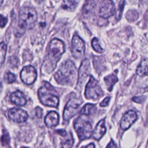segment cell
Masks as SVG:
<instances>
[{
  "label": "cell",
  "instance_id": "1",
  "mask_svg": "<svg viewBox=\"0 0 148 148\" xmlns=\"http://www.w3.org/2000/svg\"><path fill=\"white\" fill-rule=\"evenodd\" d=\"M64 51L65 45L64 42L58 39H53L49 44L48 55L43 64V68H45L48 72L53 71Z\"/></svg>",
  "mask_w": 148,
  "mask_h": 148
},
{
  "label": "cell",
  "instance_id": "2",
  "mask_svg": "<svg viewBox=\"0 0 148 148\" xmlns=\"http://www.w3.org/2000/svg\"><path fill=\"white\" fill-rule=\"evenodd\" d=\"M76 68L73 62L68 60L62 64L59 70L55 74L56 81L61 84H69L75 80Z\"/></svg>",
  "mask_w": 148,
  "mask_h": 148
},
{
  "label": "cell",
  "instance_id": "3",
  "mask_svg": "<svg viewBox=\"0 0 148 148\" xmlns=\"http://www.w3.org/2000/svg\"><path fill=\"white\" fill-rule=\"evenodd\" d=\"M53 91V88L47 83L38 90V97L43 105L52 107H57L58 105L59 99Z\"/></svg>",
  "mask_w": 148,
  "mask_h": 148
},
{
  "label": "cell",
  "instance_id": "4",
  "mask_svg": "<svg viewBox=\"0 0 148 148\" xmlns=\"http://www.w3.org/2000/svg\"><path fill=\"white\" fill-rule=\"evenodd\" d=\"M74 128L80 140L89 138L93 132L91 123L85 115L80 116L75 120Z\"/></svg>",
  "mask_w": 148,
  "mask_h": 148
},
{
  "label": "cell",
  "instance_id": "5",
  "mask_svg": "<svg viewBox=\"0 0 148 148\" xmlns=\"http://www.w3.org/2000/svg\"><path fill=\"white\" fill-rule=\"evenodd\" d=\"M37 19L36 12L33 8L24 7L19 13V21L22 23L27 28H34L37 22Z\"/></svg>",
  "mask_w": 148,
  "mask_h": 148
},
{
  "label": "cell",
  "instance_id": "6",
  "mask_svg": "<svg viewBox=\"0 0 148 148\" xmlns=\"http://www.w3.org/2000/svg\"><path fill=\"white\" fill-rule=\"evenodd\" d=\"M103 91L98 82L92 76H90V80L86 85L85 89V97L87 99H98L103 95Z\"/></svg>",
  "mask_w": 148,
  "mask_h": 148
},
{
  "label": "cell",
  "instance_id": "7",
  "mask_svg": "<svg viewBox=\"0 0 148 148\" xmlns=\"http://www.w3.org/2000/svg\"><path fill=\"white\" fill-rule=\"evenodd\" d=\"M82 101L77 98H72L67 102L64 112L63 118L64 120H69L73 117L79 111Z\"/></svg>",
  "mask_w": 148,
  "mask_h": 148
},
{
  "label": "cell",
  "instance_id": "8",
  "mask_svg": "<svg viewBox=\"0 0 148 148\" xmlns=\"http://www.w3.org/2000/svg\"><path fill=\"white\" fill-rule=\"evenodd\" d=\"M84 51L85 45L83 40L78 35H74L71 44L72 56L76 58H80L83 56Z\"/></svg>",
  "mask_w": 148,
  "mask_h": 148
},
{
  "label": "cell",
  "instance_id": "9",
  "mask_svg": "<svg viewBox=\"0 0 148 148\" xmlns=\"http://www.w3.org/2000/svg\"><path fill=\"white\" fill-rule=\"evenodd\" d=\"M36 77V71L34 67L31 65L24 67L20 73V78L26 84H32L35 81Z\"/></svg>",
  "mask_w": 148,
  "mask_h": 148
},
{
  "label": "cell",
  "instance_id": "10",
  "mask_svg": "<svg viewBox=\"0 0 148 148\" xmlns=\"http://www.w3.org/2000/svg\"><path fill=\"white\" fill-rule=\"evenodd\" d=\"M116 12L114 3L112 0H103L101 3L99 14L103 18L113 16Z\"/></svg>",
  "mask_w": 148,
  "mask_h": 148
},
{
  "label": "cell",
  "instance_id": "11",
  "mask_svg": "<svg viewBox=\"0 0 148 148\" xmlns=\"http://www.w3.org/2000/svg\"><path fill=\"white\" fill-rule=\"evenodd\" d=\"M8 114L9 119L16 123L25 122L28 117V115L25 111L18 108L9 109Z\"/></svg>",
  "mask_w": 148,
  "mask_h": 148
},
{
  "label": "cell",
  "instance_id": "12",
  "mask_svg": "<svg viewBox=\"0 0 148 148\" xmlns=\"http://www.w3.org/2000/svg\"><path fill=\"white\" fill-rule=\"evenodd\" d=\"M90 71V64L88 59H84L79 68L78 72L77 86H82L88 77Z\"/></svg>",
  "mask_w": 148,
  "mask_h": 148
},
{
  "label": "cell",
  "instance_id": "13",
  "mask_svg": "<svg viewBox=\"0 0 148 148\" xmlns=\"http://www.w3.org/2000/svg\"><path fill=\"white\" fill-rule=\"evenodd\" d=\"M137 114L133 110H129L123 116L120 121V128L123 130L128 129L136 121Z\"/></svg>",
  "mask_w": 148,
  "mask_h": 148
},
{
  "label": "cell",
  "instance_id": "14",
  "mask_svg": "<svg viewBox=\"0 0 148 148\" xmlns=\"http://www.w3.org/2000/svg\"><path fill=\"white\" fill-rule=\"evenodd\" d=\"M10 99L12 103L17 106H24L27 100L20 91H16L12 92L10 96Z\"/></svg>",
  "mask_w": 148,
  "mask_h": 148
},
{
  "label": "cell",
  "instance_id": "15",
  "mask_svg": "<svg viewBox=\"0 0 148 148\" xmlns=\"http://www.w3.org/2000/svg\"><path fill=\"white\" fill-rule=\"evenodd\" d=\"M59 121L58 114L54 111L49 112L45 118V123L47 127H53L56 126Z\"/></svg>",
  "mask_w": 148,
  "mask_h": 148
},
{
  "label": "cell",
  "instance_id": "16",
  "mask_svg": "<svg viewBox=\"0 0 148 148\" xmlns=\"http://www.w3.org/2000/svg\"><path fill=\"white\" fill-rule=\"evenodd\" d=\"M106 128L105 125V120H101L96 125L92 132V137L95 140H99L105 134Z\"/></svg>",
  "mask_w": 148,
  "mask_h": 148
},
{
  "label": "cell",
  "instance_id": "17",
  "mask_svg": "<svg viewBox=\"0 0 148 148\" xmlns=\"http://www.w3.org/2000/svg\"><path fill=\"white\" fill-rule=\"evenodd\" d=\"M136 73L142 77L148 75V59L144 58L141 61L137 68Z\"/></svg>",
  "mask_w": 148,
  "mask_h": 148
},
{
  "label": "cell",
  "instance_id": "18",
  "mask_svg": "<svg viewBox=\"0 0 148 148\" xmlns=\"http://www.w3.org/2000/svg\"><path fill=\"white\" fill-rule=\"evenodd\" d=\"M98 0H86L83 7V13L87 15L92 12L96 6Z\"/></svg>",
  "mask_w": 148,
  "mask_h": 148
},
{
  "label": "cell",
  "instance_id": "19",
  "mask_svg": "<svg viewBox=\"0 0 148 148\" xmlns=\"http://www.w3.org/2000/svg\"><path fill=\"white\" fill-rule=\"evenodd\" d=\"M63 138L61 140V148H71L73 145V138L71 133L67 134L65 136H62Z\"/></svg>",
  "mask_w": 148,
  "mask_h": 148
},
{
  "label": "cell",
  "instance_id": "20",
  "mask_svg": "<svg viewBox=\"0 0 148 148\" xmlns=\"http://www.w3.org/2000/svg\"><path fill=\"white\" fill-rule=\"evenodd\" d=\"M79 0H64L61 7L68 10H73L77 7Z\"/></svg>",
  "mask_w": 148,
  "mask_h": 148
},
{
  "label": "cell",
  "instance_id": "21",
  "mask_svg": "<svg viewBox=\"0 0 148 148\" xmlns=\"http://www.w3.org/2000/svg\"><path fill=\"white\" fill-rule=\"evenodd\" d=\"M104 81L108 90L111 91L114 84L118 81V79L116 75L112 74L106 76L104 78Z\"/></svg>",
  "mask_w": 148,
  "mask_h": 148
},
{
  "label": "cell",
  "instance_id": "22",
  "mask_svg": "<svg viewBox=\"0 0 148 148\" xmlns=\"http://www.w3.org/2000/svg\"><path fill=\"white\" fill-rule=\"evenodd\" d=\"M104 59L102 57H94L93 58V63L97 71H101L102 67H104L105 61L102 62Z\"/></svg>",
  "mask_w": 148,
  "mask_h": 148
},
{
  "label": "cell",
  "instance_id": "23",
  "mask_svg": "<svg viewBox=\"0 0 148 148\" xmlns=\"http://www.w3.org/2000/svg\"><path fill=\"white\" fill-rule=\"evenodd\" d=\"M138 13L136 10L131 9L127 12V13L125 14V17L128 20L130 21H134L138 18Z\"/></svg>",
  "mask_w": 148,
  "mask_h": 148
},
{
  "label": "cell",
  "instance_id": "24",
  "mask_svg": "<svg viewBox=\"0 0 148 148\" xmlns=\"http://www.w3.org/2000/svg\"><path fill=\"white\" fill-rule=\"evenodd\" d=\"M95 108V105L91 103H87L86 104L82 110H80V114L83 115H88L90 114Z\"/></svg>",
  "mask_w": 148,
  "mask_h": 148
},
{
  "label": "cell",
  "instance_id": "25",
  "mask_svg": "<svg viewBox=\"0 0 148 148\" xmlns=\"http://www.w3.org/2000/svg\"><path fill=\"white\" fill-rule=\"evenodd\" d=\"M91 44H92V47H93V49L98 53H102L104 50L101 47L99 43V42H98V40L97 38H94L92 40V42H91Z\"/></svg>",
  "mask_w": 148,
  "mask_h": 148
},
{
  "label": "cell",
  "instance_id": "26",
  "mask_svg": "<svg viewBox=\"0 0 148 148\" xmlns=\"http://www.w3.org/2000/svg\"><path fill=\"white\" fill-rule=\"evenodd\" d=\"M124 5H125V1L124 0L121 1L120 2V3H119L118 9H117V12L116 13V20L117 21L119 20L120 19L121 17L123 10L124 9Z\"/></svg>",
  "mask_w": 148,
  "mask_h": 148
},
{
  "label": "cell",
  "instance_id": "27",
  "mask_svg": "<svg viewBox=\"0 0 148 148\" xmlns=\"http://www.w3.org/2000/svg\"><path fill=\"white\" fill-rule=\"evenodd\" d=\"M6 50H7V46L5 45V43L2 42L1 43V50H0V52H1V64L2 65L3 63V61L5 60V57L6 56Z\"/></svg>",
  "mask_w": 148,
  "mask_h": 148
},
{
  "label": "cell",
  "instance_id": "28",
  "mask_svg": "<svg viewBox=\"0 0 148 148\" xmlns=\"http://www.w3.org/2000/svg\"><path fill=\"white\" fill-rule=\"evenodd\" d=\"M2 143L3 145H6L7 144H9L10 142V137L8 134V133L3 130V134L2 136V139H1Z\"/></svg>",
  "mask_w": 148,
  "mask_h": 148
},
{
  "label": "cell",
  "instance_id": "29",
  "mask_svg": "<svg viewBox=\"0 0 148 148\" xmlns=\"http://www.w3.org/2000/svg\"><path fill=\"white\" fill-rule=\"evenodd\" d=\"M5 79L8 83H12V82H13L15 80L16 76L13 73H12L11 72H8L5 75Z\"/></svg>",
  "mask_w": 148,
  "mask_h": 148
},
{
  "label": "cell",
  "instance_id": "30",
  "mask_svg": "<svg viewBox=\"0 0 148 148\" xmlns=\"http://www.w3.org/2000/svg\"><path fill=\"white\" fill-rule=\"evenodd\" d=\"M9 62L14 66H17L18 64V60L16 57H11L9 60Z\"/></svg>",
  "mask_w": 148,
  "mask_h": 148
},
{
  "label": "cell",
  "instance_id": "31",
  "mask_svg": "<svg viewBox=\"0 0 148 148\" xmlns=\"http://www.w3.org/2000/svg\"><path fill=\"white\" fill-rule=\"evenodd\" d=\"M146 97L144 96H140V97H135L132 98V100L137 103H142L145 100Z\"/></svg>",
  "mask_w": 148,
  "mask_h": 148
},
{
  "label": "cell",
  "instance_id": "32",
  "mask_svg": "<svg viewBox=\"0 0 148 148\" xmlns=\"http://www.w3.org/2000/svg\"><path fill=\"white\" fill-rule=\"evenodd\" d=\"M110 98L109 97H106V98L100 103V106H102V107L106 106L109 104V101H110Z\"/></svg>",
  "mask_w": 148,
  "mask_h": 148
},
{
  "label": "cell",
  "instance_id": "33",
  "mask_svg": "<svg viewBox=\"0 0 148 148\" xmlns=\"http://www.w3.org/2000/svg\"><path fill=\"white\" fill-rule=\"evenodd\" d=\"M8 22V18L3 17L2 15H1V27H3Z\"/></svg>",
  "mask_w": 148,
  "mask_h": 148
},
{
  "label": "cell",
  "instance_id": "34",
  "mask_svg": "<svg viewBox=\"0 0 148 148\" xmlns=\"http://www.w3.org/2000/svg\"><path fill=\"white\" fill-rule=\"evenodd\" d=\"M35 110H36L35 111L36 116L37 117H41L42 115V109L40 108H39V107H37V108H36Z\"/></svg>",
  "mask_w": 148,
  "mask_h": 148
},
{
  "label": "cell",
  "instance_id": "35",
  "mask_svg": "<svg viewBox=\"0 0 148 148\" xmlns=\"http://www.w3.org/2000/svg\"><path fill=\"white\" fill-rule=\"evenodd\" d=\"M106 148H116V145L113 140H111Z\"/></svg>",
  "mask_w": 148,
  "mask_h": 148
},
{
  "label": "cell",
  "instance_id": "36",
  "mask_svg": "<svg viewBox=\"0 0 148 148\" xmlns=\"http://www.w3.org/2000/svg\"><path fill=\"white\" fill-rule=\"evenodd\" d=\"M82 148H95V145L93 143H91L89 145H87L85 146L82 147Z\"/></svg>",
  "mask_w": 148,
  "mask_h": 148
},
{
  "label": "cell",
  "instance_id": "37",
  "mask_svg": "<svg viewBox=\"0 0 148 148\" xmlns=\"http://www.w3.org/2000/svg\"><path fill=\"white\" fill-rule=\"evenodd\" d=\"M35 1H36V2H37L38 3H40V2H43L44 0H35Z\"/></svg>",
  "mask_w": 148,
  "mask_h": 148
},
{
  "label": "cell",
  "instance_id": "38",
  "mask_svg": "<svg viewBox=\"0 0 148 148\" xmlns=\"http://www.w3.org/2000/svg\"><path fill=\"white\" fill-rule=\"evenodd\" d=\"M2 3H3V0H1V5H2Z\"/></svg>",
  "mask_w": 148,
  "mask_h": 148
},
{
  "label": "cell",
  "instance_id": "39",
  "mask_svg": "<svg viewBox=\"0 0 148 148\" xmlns=\"http://www.w3.org/2000/svg\"><path fill=\"white\" fill-rule=\"evenodd\" d=\"M21 148H28V147H22Z\"/></svg>",
  "mask_w": 148,
  "mask_h": 148
}]
</instances>
